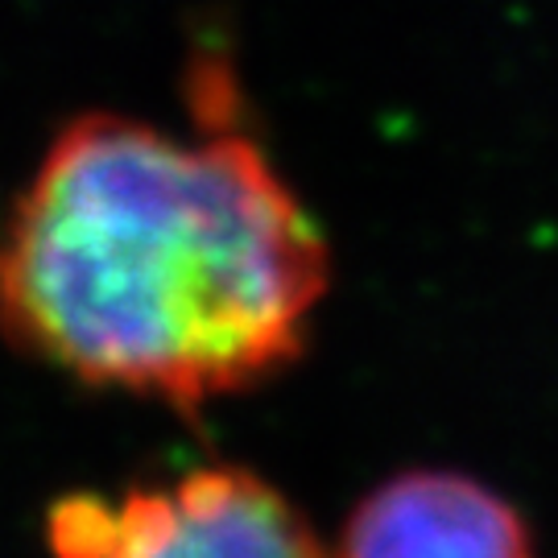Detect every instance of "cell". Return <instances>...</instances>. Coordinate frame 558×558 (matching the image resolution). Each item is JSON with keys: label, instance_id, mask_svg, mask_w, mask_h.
Segmentation results:
<instances>
[{"label": "cell", "instance_id": "obj_2", "mask_svg": "<svg viewBox=\"0 0 558 558\" xmlns=\"http://www.w3.org/2000/svg\"><path fill=\"white\" fill-rule=\"evenodd\" d=\"M50 542L59 558H327L299 509L240 468L191 472L120 500H62Z\"/></svg>", "mask_w": 558, "mask_h": 558}, {"label": "cell", "instance_id": "obj_1", "mask_svg": "<svg viewBox=\"0 0 558 558\" xmlns=\"http://www.w3.org/2000/svg\"><path fill=\"white\" fill-rule=\"evenodd\" d=\"M327 278L319 228L248 137L83 117L9 216L0 319L92 385L203 405L302 356Z\"/></svg>", "mask_w": 558, "mask_h": 558}, {"label": "cell", "instance_id": "obj_3", "mask_svg": "<svg viewBox=\"0 0 558 558\" xmlns=\"http://www.w3.org/2000/svg\"><path fill=\"white\" fill-rule=\"evenodd\" d=\"M339 558H534L525 521L459 472H405L360 505Z\"/></svg>", "mask_w": 558, "mask_h": 558}]
</instances>
